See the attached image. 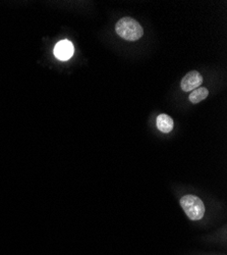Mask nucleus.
<instances>
[{"mask_svg": "<svg viewBox=\"0 0 227 255\" xmlns=\"http://www.w3.org/2000/svg\"><path fill=\"white\" fill-rule=\"evenodd\" d=\"M209 95V91L207 88L204 87H199L197 89H195L194 91H192V93L189 96V99L192 103L197 104L200 103L201 101H203L204 99H206Z\"/></svg>", "mask_w": 227, "mask_h": 255, "instance_id": "nucleus-6", "label": "nucleus"}, {"mask_svg": "<svg viewBox=\"0 0 227 255\" xmlns=\"http://www.w3.org/2000/svg\"><path fill=\"white\" fill-rule=\"evenodd\" d=\"M156 125L158 129L162 133H170L173 130V120L167 115H160L156 120Z\"/></svg>", "mask_w": 227, "mask_h": 255, "instance_id": "nucleus-5", "label": "nucleus"}, {"mask_svg": "<svg viewBox=\"0 0 227 255\" xmlns=\"http://www.w3.org/2000/svg\"><path fill=\"white\" fill-rule=\"evenodd\" d=\"M187 217L192 221H199L205 215V205L203 201L194 195H185L179 201Z\"/></svg>", "mask_w": 227, "mask_h": 255, "instance_id": "nucleus-2", "label": "nucleus"}, {"mask_svg": "<svg viewBox=\"0 0 227 255\" xmlns=\"http://www.w3.org/2000/svg\"><path fill=\"white\" fill-rule=\"evenodd\" d=\"M202 83H203L202 75L197 71H193L184 76V78L180 83V87L184 92H192L195 89L199 88L202 85Z\"/></svg>", "mask_w": 227, "mask_h": 255, "instance_id": "nucleus-3", "label": "nucleus"}, {"mask_svg": "<svg viewBox=\"0 0 227 255\" xmlns=\"http://www.w3.org/2000/svg\"><path fill=\"white\" fill-rule=\"evenodd\" d=\"M115 31L118 36L128 41H137L144 34L142 26L132 17L120 18L115 25Z\"/></svg>", "mask_w": 227, "mask_h": 255, "instance_id": "nucleus-1", "label": "nucleus"}, {"mask_svg": "<svg viewBox=\"0 0 227 255\" xmlns=\"http://www.w3.org/2000/svg\"><path fill=\"white\" fill-rule=\"evenodd\" d=\"M75 52L74 45L69 40H61L54 47V55L59 60H69Z\"/></svg>", "mask_w": 227, "mask_h": 255, "instance_id": "nucleus-4", "label": "nucleus"}]
</instances>
